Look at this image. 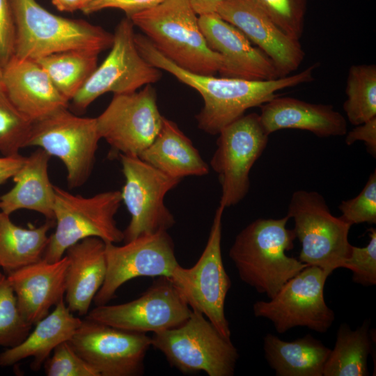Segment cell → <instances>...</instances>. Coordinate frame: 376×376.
<instances>
[{
    "mask_svg": "<svg viewBox=\"0 0 376 376\" xmlns=\"http://www.w3.org/2000/svg\"><path fill=\"white\" fill-rule=\"evenodd\" d=\"M134 41L141 55L150 65L169 72L200 93L203 107L196 119L198 128L210 134H218L247 109L260 107L276 97L277 91L312 81L318 65L314 63L297 74L270 80L216 77L180 68L158 51L144 35L135 33Z\"/></svg>",
    "mask_w": 376,
    "mask_h": 376,
    "instance_id": "cell-1",
    "label": "cell"
},
{
    "mask_svg": "<svg viewBox=\"0 0 376 376\" xmlns=\"http://www.w3.org/2000/svg\"><path fill=\"white\" fill-rule=\"evenodd\" d=\"M289 219L253 221L237 234L229 251L240 279L269 299L308 266L285 253L296 238L286 228Z\"/></svg>",
    "mask_w": 376,
    "mask_h": 376,
    "instance_id": "cell-2",
    "label": "cell"
},
{
    "mask_svg": "<svg viewBox=\"0 0 376 376\" xmlns=\"http://www.w3.org/2000/svg\"><path fill=\"white\" fill-rule=\"evenodd\" d=\"M128 17L158 51L180 68L206 75L222 68L223 57L207 45L189 0H164Z\"/></svg>",
    "mask_w": 376,
    "mask_h": 376,
    "instance_id": "cell-3",
    "label": "cell"
},
{
    "mask_svg": "<svg viewBox=\"0 0 376 376\" xmlns=\"http://www.w3.org/2000/svg\"><path fill=\"white\" fill-rule=\"evenodd\" d=\"M15 24V57L38 60L71 49L101 52L113 36L85 20L61 17L36 0H10Z\"/></svg>",
    "mask_w": 376,
    "mask_h": 376,
    "instance_id": "cell-4",
    "label": "cell"
},
{
    "mask_svg": "<svg viewBox=\"0 0 376 376\" xmlns=\"http://www.w3.org/2000/svg\"><path fill=\"white\" fill-rule=\"evenodd\" d=\"M122 202L120 191H107L84 197L54 186L55 230L49 235L42 259L55 262L64 256L68 247L90 237L105 243L124 240L114 219Z\"/></svg>",
    "mask_w": 376,
    "mask_h": 376,
    "instance_id": "cell-5",
    "label": "cell"
},
{
    "mask_svg": "<svg viewBox=\"0 0 376 376\" xmlns=\"http://www.w3.org/2000/svg\"><path fill=\"white\" fill-rule=\"evenodd\" d=\"M151 346L171 366L187 374L203 371L209 376H233L239 359L230 338L195 310L179 326L153 333Z\"/></svg>",
    "mask_w": 376,
    "mask_h": 376,
    "instance_id": "cell-6",
    "label": "cell"
},
{
    "mask_svg": "<svg viewBox=\"0 0 376 376\" xmlns=\"http://www.w3.org/2000/svg\"><path fill=\"white\" fill-rule=\"evenodd\" d=\"M287 216L301 244L299 260L321 268L329 276L349 257L351 225L334 216L324 197L315 191L297 190L290 198Z\"/></svg>",
    "mask_w": 376,
    "mask_h": 376,
    "instance_id": "cell-7",
    "label": "cell"
},
{
    "mask_svg": "<svg viewBox=\"0 0 376 376\" xmlns=\"http://www.w3.org/2000/svg\"><path fill=\"white\" fill-rule=\"evenodd\" d=\"M68 108L33 122L27 147H38L58 158L67 171L68 186L74 189L90 177L101 137L96 118L77 116Z\"/></svg>",
    "mask_w": 376,
    "mask_h": 376,
    "instance_id": "cell-8",
    "label": "cell"
},
{
    "mask_svg": "<svg viewBox=\"0 0 376 376\" xmlns=\"http://www.w3.org/2000/svg\"><path fill=\"white\" fill-rule=\"evenodd\" d=\"M224 209L219 205L216 210L207 242L196 264L190 268L179 265L170 279L192 310L203 313L224 337L230 338L224 306L231 281L221 249Z\"/></svg>",
    "mask_w": 376,
    "mask_h": 376,
    "instance_id": "cell-9",
    "label": "cell"
},
{
    "mask_svg": "<svg viewBox=\"0 0 376 376\" xmlns=\"http://www.w3.org/2000/svg\"><path fill=\"white\" fill-rule=\"evenodd\" d=\"M134 26L128 17L116 26L109 54L70 100L75 109L84 111L104 93H130L159 80V69L150 65L136 47Z\"/></svg>",
    "mask_w": 376,
    "mask_h": 376,
    "instance_id": "cell-10",
    "label": "cell"
},
{
    "mask_svg": "<svg viewBox=\"0 0 376 376\" xmlns=\"http://www.w3.org/2000/svg\"><path fill=\"white\" fill-rule=\"evenodd\" d=\"M210 166L218 174L221 187L219 205H237L247 194L249 173L267 146L269 134L259 114L243 115L219 132Z\"/></svg>",
    "mask_w": 376,
    "mask_h": 376,
    "instance_id": "cell-11",
    "label": "cell"
},
{
    "mask_svg": "<svg viewBox=\"0 0 376 376\" xmlns=\"http://www.w3.org/2000/svg\"><path fill=\"white\" fill-rule=\"evenodd\" d=\"M327 278L321 268L308 265L288 280L269 301H256L253 306L254 315L270 320L279 334L295 327L327 332L335 320L334 312L324 297Z\"/></svg>",
    "mask_w": 376,
    "mask_h": 376,
    "instance_id": "cell-12",
    "label": "cell"
},
{
    "mask_svg": "<svg viewBox=\"0 0 376 376\" xmlns=\"http://www.w3.org/2000/svg\"><path fill=\"white\" fill-rule=\"evenodd\" d=\"M125 184L122 201L130 221L123 231L125 242L147 233L168 230L175 224L164 204L166 194L181 181L143 161L138 156L119 155Z\"/></svg>",
    "mask_w": 376,
    "mask_h": 376,
    "instance_id": "cell-13",
    "label": "cell"
},
{
    "mask_svg": "<svg viewBox=\"0 0 376 376\" xmlns=\"http://www.w3.org/2000/svg\"><path fill=\"white\" fill-rule=\"evenodd\" d=\"M179 290L167 277L159 276L139 297L115 305H100L85 318L138 333H156L179 326L191 314Z\"/></svg>",
    "mask_w": 376,
    "mask_h": 376,
    "instance_id": "cell-14",
    "label": "cell"
},
{
    "mask_svg": "<svg viewBox=\"0 0 376 376\" xmlns=\"http://www.w3.org/2000/svg\"><path fill=\"white\" fill-rule=\"evenodd\" d=\"M107 274L93 301L107 304L118 289L128 281L140 276L171 279L180 265L174 244L167 230L141 235L121 246L105 243Z\"/></svg>",
    "mask_w": 376,
    "mask_h": 376,
    "instance_id": "cell-15",
    "label": "cell"
},
{
    "mask_svg": "<svg viewBox=\"0 0 376 376\" xmlns=\"http://www.w3.org/2000/svg\"><path fill=\"white\" fill-rule=\"evenodd\" d=\"M164 117L151 84L125 94H114L104 111L96 118L101 139L114 152L139 157L153 142Z\"/></svg>",
    "mask_w": 376,
    "mask_h": 376,
    "instance_id": "cell-16",
    "label": "cell"
},
{
    "mask_svg": "<svg viewBox=\"0 0 376 376\" xmlns=\"http://www.w3.org/2000/svg\"><path fill=\"white\" fill-rule=\"evenodd\" d=\"M100 376H138L151 346L145 333L118 329L85 318L68 341Z\"/></svg>",
    "mask_w": 376,
    "mask_h": 376,
    "instance_id": "cell-17",
    "label": "cell"
},
{
    "mask_svg": "<svg viewBox=\"0 0 376 376\" xmlns=\"http://www.w3.org/2000/svg\"><path fill=\"white\" fill-rule=\"evenodd\" d=\"M216 13L240 29L270 58L279 77L290 75L302 63L305 52L299 40L288 35L246 0H226Z\"/></svg>",
    "mask_w": 376,
    "mask_h": 376,
    "instance_id": "cell-18",
    "label": "cell"
},
{
    "mask_svg": "<svg viewBox=\"0 0 376 376\" xmlns=\"http://www.w3.org/2000/svg\"><path fill=\"white\" fill-rule=\"evenodd\" d=\"M198 24L209 47L223 57L221 77L247 80L279 77L274 63L236 26L216 13L198 16Z\"/></svg>",
    "mask_w": 376,
    "mask_h": 376,
    "instance_id": "cell-19",
    "label": "cell"
},
{
    "mask_svg": "<svg viewBox=\"0 0 376 376\" xmlns=\"http://www.w3.org/2000/svg\"><path fill=\"white\" fill-rule=\"evenodd\" d=\"M68 265L65 255L57 261L42 259L6 274L20 313L32 325L64 299Z\"/></svg>",
    "mask_w": 376,
    "mask_h": 376,
    "instance_id": "cell-20",
    "label": "cell"
},
{
    "mask_svg": "<svg viewBox=\"0 0 376 376\" xmlns=\"http://www.w3.org/2000/svg\"><path fill=\"white\" fill-rule=\"evenodd\" d=\"M1 84L13 104L33 123L69 105L34 60L14 56L3 68Z\"/></svg>",
    "mask_w": 376,
    "mask_h": 376,
    "instance_id": "cell-21",
    "label": "cell"
},
{
    "mask_svg": "<svg viewBox=\"0 0 376 376\" xmlns=\"http://www.w3.org/2000/svg\"><path fill=\"white\" fill-rule=\"evenodd\" d=\"M260 107L259 116L269 134L283 129L306 130L319 137L344 136L347 132L345 118L330 104L276 96Z\"/></svg>",
    "mask_w": 376,
    "mask_h": 376,
    "instance_id": "cell-22",
    "label": "cell"
},
{
    "mask_svg": "<svg viewBox=\"0 0 376 376\" xmlns=\"http://www.w3.org/2000/svg\"><path fill=\"white\" fill-rule=\"evenodd\" d=\"M65 253V302L72 313L86 315L106 277L105 242L87 237L68 247Z\"/></svg>",
    "mask_w": 376,
    "mask_h": 376,
    "instance_id": "cell-23",
    "label": "cell"
},
{
    "mask_svg": "<svg viewBox=\"0 0 376 376\" xmlns=\"http://www.w3.org/2000/svg\"><path fill=\"white\" fill-rule=\"evenodd\" d=\"M81 322L62 299L51 313L36 324L24 340L0 353V366H11L31 357L30 368L38 371L57 345L72 338Z\"/></svg>",
    "mask_w": 376,
    "mask_h": 376,
    "instance_id": "cell-24",
    "label": "cell"
},
{
    "mask_svg": "<svg viewBox=\"0 0 376 376\" xmlns=\"http://www.w3.org/2000/svg\"><path fill=\"white\" fill-rule=\"evenodd\" d=\"M51 156L38 148L29 156L13 177L15 185L0 196V210L10 215L22 209L42 214L54 221V185L51 183L48 167Z\"/></svg>",
    "mask_w": 376,
    "mask_h": 376,
    "instance_id": "cell-25",
    "label": "cell"
},
{
    "mask_svg": "<svg viewBox=\"0 0 376 376\" xmlns=\"http://www.w3.org/2000/svg\"><path fill=\"white\" fill-rule=\"evenodd\" d=\"M141 159L173 178L202 176L208 173L203 161L191 140L172 120L164 117L153 142L141 154Z\"/></svg>",
    "mask_w": 376,
    "mask_h": 376,
    "instance_id": "cell-26",
    "label": "cell"
},
{
    "mask_svg": "<svg viewBox=\"0 0 376 376\" xmlns=\"http://www.w3.org/2000/svg\"><path fill=\"white\" fill-rule=\"evenodd\" d=\"M265 357L277 376H323L331 349L310 334L285 341L268 333L263 340Z\"/></svg>",
    "mask_w": 376,
    "mask_h": 376,
    "instance_id": "cell-27",
    "label": "cell"
},
{
    "mask_svg": "<svg viewBox=\"0 0 376 376\" xmlns=\"http://www.w3.org/2000/svg\"><path fill=\"white\" fill-rule=\"evenodd\" d=\"M55 221L23 228L0 210V267L6 274L42 259L49 242L48 232Z\"/></svg>",
    "mask_w": 376,
    "mask_h": 376,
    "instance_id": "cell-28",
    "label": "cell"
},
{
    "mask_svg": "<svg viewBox=\"0 0 376 376\" xmlns=\"http://www.w3.org/2000/svg\"><path fill=\"white\" fill-rule=\"evenodd\" d=\"M369 327L368 320L354 330L345 322L339 326L334 347L324 366L323 376L369 375L368 359L373 349Z\"/></svg>",
    "mask_w": 376,
    "mask_h": 376,
    "instance_id": "cell-29",
    "label": "cell"
},
{
    "mask_svg": "<svg viewBox=\"0 0 376 376\" xmlns=\"http://www.w3.org/2000/svg\"><path fill=\"white\" fill-rule=\"evenodd\" d=\"M99 54L100 52L94 50L71 49L36 61L70 102L97 68Z\"/></svg>",
    "mask_w": 376,
    "mask_h": 376,
    "instance_id": "cell-30",
    "label": "cell"
},
{
    "mask_svg": "<svg viewBox=\"0 0 376 376\" xmlns=\"http://www.w3.org/2000/svg\"><path fill=\"white\" fill-rule=\"evenodd\" d=\"M343 110L348 121L360 125L376 117V65H352L346 80Z\"/></svg>",
    "mask_w": 376,
    "mask_h": 376,
    "instance_id": "cell-31",
    "label": "cell"
},
{
    "mask_svg": "<svg viewBox=\"0 0 376 376\" xmlns=\"http://www.w3.org/2000/svg\"><path fill=\"white\" fill-rule=\"evenodd\" d=\"M33 122L11 102L0 83V153L19 155L27 147Z\"/></svg>",
    "mask_w": 376,
    "mask_h": 376,
    "instance_id": "cell-32",
    "label": "cell"
},
{
    "mask_svg": "<svg viewBox=\"0 0 376 376\" xmlns=\"http://www.w3.org/2000/svg\"><path fill=\"white\" fill-rule=\"evenodd\" d=\"M31 327L19 311L7 275L0 272V346L10 348L17 345Z\"/></svg>",
    "mask_w": 376,
    "mask_h": 376,
    "instance_id": "cell-33",
    "label": "cell"
},
{
    "mask_svg": "<svg viewBox=\"0 0 376 376\" xmlns=\"http://www.w3.org/2000/svg\"><path fill=\"white\" fill-rule=\"evenodd\" d=\"M263 11L290 37L302 36L308 0H246Z\"/></svg>",
    "mask_w": 376,
    "mask_h": 376,
    "instance_id": "cell-34",
    "label": "cell"
},
{
    "mask_svg": "<svg viewBox=\"0 0 376 376\" xmlns=\"http://www.w3.org/2000/svg\"><path fill=\"white\" fill-rule=\"evenodd\" d=\"M340 217L351 226L376 224V171L373 172L361 192L354 198L343 201L338 206Z\"/></svg>",
    "mask_w": 376,
    "mask_h": 376,
    "instance_id": "cell-35",
    "label": "cell"
},
{
    "mask_svg": "<svg viewBox=\"0 0 376 376\" xmlns=\"http://www.w3.org/2000/svg\"><path fill=\"white\" fill-rule=\"evenodd\" d=\"M47 376H100L68 341L57 345L43 364Z\"/></svg>",
    "mask_w": 376,
    "mask_h": 376,
    "instance_id": "cell-36",
    "label": "cell"
},
{
    "mask_svg": "<svg viewBox=\"0 0 376 376\" xmlns=\"http://www.w3.org/2000/svg\"><path fill=\"white\" fill-rule=\"evenodd\" d=\"M368 232V244L363 247L352 245L350 254L341 267L351 270L352 281L364 286L376 284V229L370 228Z\"/></svg>",
    "mask_w": 376,
    "mask_h": 376,
    "instance_id": "cell-37",
    "label": "cell"
},
{
    "mask_svg": "<svg viewBox=\"0 0 376 376\" xmlns=\"http://www.w3.org/2000/svg\"><path fill=\"white\" fill-rule=\"evenodd\" d=\"M15 56V24L10 0H0V67Z\"/></svg>",
    "mask_w": 376,
    "mask_h": 376,
    "instance_id": "cell-38",
    "label": "cell"
},
{
    "mask_svg": "<svg viewBox=\"0 0 376 376\" xmlns=\"http://www.w3.org/2000/svg\"><path fill=\"white\" fill-rule=\"evenodd\" d=\"M164 0H95L81 11L86 15L107 8L123 10L127 17L154 7Z\"/></svg>",
    "mask_w": 376,
    "mask_h": 376,
    "instance_id": "cell-39",
    "label": "cell"
},
{
    "mask_svg": "<svg viewBox=\"0 0 376 376\" xmlns=\"http://www.w3.org/2000/svg\"><path fill=\"white\" fill-rule=\"evenodd\" d=\"M357 141H363L368 152L375 157L376 117L356 125L351 131L346 133L345 141L347 146H351Z\"/></svg>",
    "mask_w": 376,
    "mask_h": 376,
    "instance_id": "cell-40",
    "label": "cell"
},
{
    "mask_svg": "<svg viewBox=\"0 0 376 376\" xmlns=\"http://www.w3.org/2000/svg\"><path fill=\"white\" fill-rule=\"evenodd\" d=\"M24 156H2L0 157V186L8 179L13 178L25 159Z\"/></svg>",
    "mask_w": 376,
    "mask_h": 376,
    "instance_id": "cell-41",
    "label": "cell"
},
{
    "mask_svg": "<svg viewBox=\"0 0 376 376\" xmlns=\"http://www.w3.org/2000/svg\"><path fill=\"white\" fill-rule=\"evenodd\" d=\"M224 1L226 0H189L198 16L216 13L219 5Z\"/></svg>",
    "mask_w": 376,
    "mask_h": 376,
    "instance_id": "cell-42",
    "label": "cell"
},
{
    "mask_svg": "<svg viewBox=\"0 0 376 376\" xmlns=\"http://www.w3.org/2000/svg\"><path fill=\"white\" fill-rule=\"evenodd\" d=\"M52 2L58 10L62 12L82 10L85 6L84 0H52Z\"/></svg>",
    "mask_w": 376,
    "mask_h": 376,
    "instance_id": "cell-43",
    "label": "cell"
},
{
    "mask_svg": "<svg viewBox=\"0 0 376 376\" xmlns=\"http://www.w3.org/2000/svg\"><path fill=\"white\" fill-rule=\"evenodd\" d=\"M84 3H85V6H84V8H85L88 4H89L90 3L93 2L95 0H84Z\"/></svg>",
    "mask_w": 376,
    "mask_h": 376,
    "instance_id": "cell-44",
    "label": "cell"
},
{
    "mask_svg": "<svg viewBox=\"0 0 376 376\" xmlns=\"http://www.w3.org/2000/svg\"><path fill=\"white\" fill-rule=\"evenodd\" d=\"M2 75H3V68L0 67V83L1 82V80H2Z\"/></svg>",
    "mask_w": 376,
    "mask_h": 376,
    "instance_id": "cell-45",
    "label": "cell"
}]
</instances>
